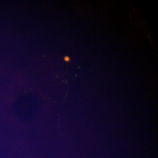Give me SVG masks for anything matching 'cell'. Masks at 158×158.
Returning a JSON list of instances; mask_svg holds the SVG:
<instances>
[{
	"mask_svg": "<svg viewBox=\"0 0 158 158\" xmlns=\"http://www.w3.org/2000/svg\"><path fill=\"white\" fill-rule=\"evenodd\" d=\"M65 60H69V58H68V57H66V58H65Z\"/></svg>",
	"mask_w": 158,
	"mask_h": 158,
	"instance_id": "obj_1",
	"label": "cell"
}]
</instances>
